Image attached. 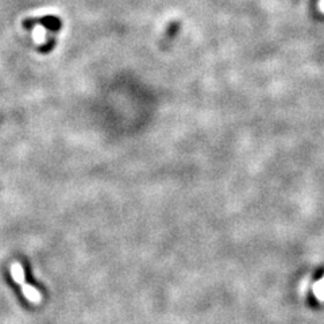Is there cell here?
Wrapping results in <instances>:
<instances>
[{
    "mask_svg": "<svg viewBox=\"0 0 324 324\" xmlns=\"http://www.w3.org/2000/svg\"><path fill=\"white\" fill-rule=\"evenodd\" d=\"M319 5H320V10L324 12V0H320V4Z\"/></svg>",
    "mask_w": 324,
    "mask_h": 324,
    "instance_id": "1",
    "label": "cell"
}]
</instances>
